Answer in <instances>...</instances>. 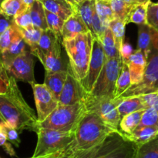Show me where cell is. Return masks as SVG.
Masks as SVG:
<instances>
[{"label":"cell","instance_id":"cell-10","mask_svg":"<svg viewBox=\"0 0 158 158\" xmlns=\"http://www.w3.org/2000/svg\"><path fill=\"white\" fill-rule=\"evenodd\" d=\"M106 60L107 59L103 50L101 42L98 39H94L92 56L89 61L87 73L85 78L80 81L83 88L88 94H90L92 91Z\"/></svg>","mask_w":158,"mask_h":158},{"label":"cell","instance_id":"cell-20","mask_svg":"<svg viewBox=\"0 0 158 158\" xmlns=\"http://www.w3.org/2000/svg\"><path fill=\"white\" fill-rule=\"evenodd\" d=\"M29 49H30L29 46L26 44L25 40L22 37L21 34H19L14 40L9 49L0 53V57H1L2 61L6 69L12 63V61L16 57H18L19 56L23 53L25 51Z\"/></svg>","mask_w":158,"mask_h":158},{"label":"cell","instance_id":"cell-12","mask_svg":"<svg viewBox=\"0 0 158 158\" xmlns=\"http://www.w3.org/2000/svg\"><path fill=\"white\" fill-rule=\"evenodd\" d=\"M30 85L33 91L37 120L38 122H42L58 106L59 101L44 83L40 84L34 82Z\"/></svg>","mask_w":158,"mask_h":158},{"label":"cell","instance_id":"cell-8","mask_svg":"<svg viewBox=\"0 0 158 158\" xmlns=\"http://www.w3.org/2000/svg\"><path fill=\"white\" fill-rule=\"evenodd\" d=\"M121 58L107 59L96 81L90 94L95 97H109L114 99L116 84L122 66Z\"/></svg>","mask_w":158,"mask_h":158},{"label":"cell","instance_id":"cell-19","mask_svg":"<svg viewBox=\"0 0 158 158\" xmlns=\"http://www.w3.org/2000/svg\"><path fill=\"white\" fill-rule=\"evenodd\" d=\"M67 70L46 72L45 73L44 84L51 91L58 101L67 79Z\"/></svg>","mask_w":158,"mask_h":158},{"label":"cell","instance_id":"cell-37","mask_svg":"<svg viewBox=\"0 0 158 158\" xmlns=\"http://www.w3.org/2000/svg\"><path fill=\"white\" fill-rule=\"evenodd\" d=\"M110 1L115 19L123 20L127 23V18L129 10L125 2V0H110Z\"/></svg>","mask_w":158,"mask_h":158},{"label":"cell","instance_id":"cell-50","mask_svg":"<svg viewBox=\"0 0 158 158\" xmlns=\"http://www.w3.org/2000/svg\"><path fill=\"white\" fill-rule=\"evenodd\" d=\"M6 121H5V120L3 119V117H2V115L0 114V126H4V125H6Z\"/></svg>","mask_w":158,"mask_h":158},{"label":"cell","instance_id":"cell-5","mask_svg":"<svg viewBox=\"0 0 158 158\" xmlns=\"http://www.w3.org/2000/svg\"><path fill=\"white\" fill-rule=\"evenodd\" d=\"M86 110L83 100L72 105L60 104L49 114L46 120L38 123L40 127L69 132L74 131Z\"/></svg>","mask_w":158,"mask_h":158},{"label":"cell","instance_id":"cell-46","mask_svg":"<svg viewBox=\"0 0 158 158\" xmlns=\"http://www.w3.org/2000/svg\"><path fill=\"white\" fill-rule=\"evenodd\" d=\"M0 78L4 80L5 81H6L7 83H9V75L8 74L7 70H6V67H5L4 64H3L2 61L1 57H0Z\"/></svg>","mask_w":158,"mask_h":158},{"label":"cell","instance_id":"cell-30","mask_svg":"<svg viewBox=\"0 0 158 158\" xmlns=\"http://www.w3.org/2000/svg\"><path fill=\"white\" fill-rule=\"evenodd\" d=\"M100 42H101L103 50L106 54V59L121 58L120 51L117 49V46H116L114 35L109 27L106 29L104 35H103V39L100 40Z\"/></svg>","mask_w":158,"mask_h":158},{"label":"cell","instance_id":"cell-13","mask_svg":"<svg viewBox=\"0 0 158 158\" xmlns=\"http://www.w3.org/2000/svg\"><path fill=\"white\" fill-rule=\"evenodd\" d=\"M67 79L59 99L60 104L72 105L81 102L86 91L75 77L70 67L67 68Z\"/></svg>","mask_w":158,"mask_h":158},{"label":"cell","instance_id":"cell-49","mask_svg":"<svg viewBox=\"0 0 158 158\" xmlns=\"http://www.w3.org/2000/svg\"><path fill=\"white\" fill-rule=\"evenodd\" d=\"M23 1H24V2L26 3V4L27 5V6H29V7H30V6H32V5L33 4V3L35 2L36 1V0H23Z\"/></svg>","mask_w":158,"mask_h":158},{"label":"cell","instance_id":"cell-53","mask_svg":"<svg viewBox=\"0 0 158 158\" xmlns=\"http://www.w3.org/2000/svg\"><path fill=\"white\" fill-rule=\"evenodd\" d=\"M67 1L69 2L70 3H72V4L74 5V6H77V5H76V3H75V2H74V0H67Z\"/></svg>","mask_w":158,"mask_h":158},{"label":"cell","instance_id":"cell-45","mask_svg":"<svg viewBox=\"0 0 158 158\" xmlns=\"http://www.w3.org/2000/svg\"><path fill=\"white\" fill-rule=\"evenodd\" d=\"M133 52H134V50H133V47L131 46V45L124 42L120 49V57H121L122 62L123 63H127V61L130 58V56L132 55Z\"/></svg>","mask_w":158,"mask_h":158},{"label":"cell","instance_id":"cell-1","mask_svg":"<svg viewBox=\"0 0 158 158\" xmlns=\"http://www.w3.org/2000/svg\"><path fill=\"white\" fill-rule=\"evenodd\" d=\"M0 114L6 124L19 133L25 130L36 133L38 130L37 116L26 102L16 80L12 76H9L6 92L0 94Z\"/></svg>","mask_w":158,"mask_h":158},{"label":"cell","instance_id":"cell-18","mask_svg":"<svg viewBox=\"0 0 158 158\" xmlns=\"http://www.w3.org/2000/svg\"><path fill=\"white\" fill-rule=\"evenodd\" d=\"M46 10L59 15L66 21L76 11V6L67 0H40Z\"/></svg>","mask_w":158,"mask_h":158},{"label":"cell","instance_id":"cell-22","mask_svg":"<svg viewBox=\"0 0 158 158\" xmlns=\"http://www.w3.org/2000/svg\"><path fill=\"white\" fill-rule=\"evenodd\" d=\"M37 48L43 54L61 49V39L55 35L50 29L43 30Z\"/></svg>","mask_w":158,"mask_h":158},{"label":"cell","instance_id":"cell-17","mask_svg":"<svg viewBox=\"0 0 158 158\" xmlns=\"http://www.w3.org/2000/svg\"><path fill=\"white\" fill-rule=\"evenodd\" d=\"M89 32L87 26L82 19L76 6V11L73 14L65 21L62 32V39L69 40L74 38L80 34L87 33Z\"/></svg>","mask_w":158,"mask_h":158},{"label":"cell","instance_id":"cell-39","mask_svg":"<svg viewBox=\"0 0 158 158\" xmlns=\"http://www.w3.org/2000/svg\"><path fill=\"white\" fill-rule=\"evenodd\" d=\"M148 24L158 31V2L149 3L148 9Z\"/></svg>","mask_w":158,"mask_h":158},{"label":"cell","instance_id":"cell-16","mask_svg":"<svg viewBox=\"0 0 158 158\" xmlns=\"http://www.w3.org/2000/svg\"><path fill=\"white\" fill-rule=\"evenodd\" d=\"M34 56L39 59L43 66H44L46 72H57L61 70H67L64 66V63L62 59L61 49L51 52L48 54H43L39 50L37 47L30 49Z\"/></svg>","mask_w":158,"mask_h":158},{"label":"cell","instance_id":"cell-14","mask_svg":"<svg viewBox=\"0 0 158 158\" xmlns=\"http://www.w3.org/2000/svg\"><path fill=\"white\" fill-rule=\"evenodd\" d=\"M137 49L143 51L148 60L153 52L158 50V31L148 24L140 25Z\"/></svg>","mask_w":158,"mask_h":158},{"label":"cell","instance_id":"cell-48","mask_svg":"<svg viewBox=\"0 0 158 158\" xmlns=\"http://www.w3.org/2000/svg\"><path fill=\"white\" fill-rule=\"evenodd\" d=\"M8 83H9L0 78V94H5L8 88Z\"/></svg>","mask_w":158,"mask_h":158},{"label":"cell","instance_id":"cell-38","mask_svg":"<svg viewBox=\"0 0 158 158\" xmlns=\"http://www.w3.org/2000/svg\"><path fill=\"white\" fill-rule=\"evenodd\" d=\"M140 126H151L158 127V112L154 107L146 109L142 116Z\"/></svg>","mask_w":158,"mask_h":158},{"label":"cell","instance_id":"cell-36","mask_svg":"<svg viewBox=\"0 0 158 158\" xmlns=\"http://www.w3.org/2000/svg\"><path fill=\"white\" fill-rule=\"evenodd\" d=\"M20 34L18 26L15 23L8 28L0 36V53L9 49L15 38Z\"/></svg>","mask_w":158,"mask_h":158},{"label":"cell","instance_id":"cell-41","mask_svg":"<svg viewBox=\"0 0 158 158\" xmlns=\"http://www.w3.org/2000/svg\"><path fill=\"white\" fill-rule=\"evenodd\" d=\"M145 110L154 107L157 110L158 107V91L149 94L139 95Z\"/></svg>","mask_w":158,"mask_h":158},{"label":"cell","instance_id":"cell-11","mask_svg":"<svg viewBox=\"0 0 158 158\" xmlns=\"http://www.w3.org/2000/svg\"><path fill=\"white\" fill-rule=\"evenodd\" d=\"M8 74L16 80L31 84L35 82L34 77V54L30 49L25 51L6 68Z\"/></svg>","mask_w":158,"mask_h":158},{"label":"cell","instance_id":"cell-25","mask_svg":"<svg viewBox=\"0 0 158 158\" xmlns=\"http://www.w3.org/2000/svg\"><path fill=\"white\" fill-rule=\"evenodd\" d=\"M76 6H77V11L81 15L82 19L87 26L89 32L92 33L93 36L96 39L94 28H93L94 17L96 13V0H85L84 2L77 5Z\"/></svg>","mask_w":158,"mask_h":158},{"label":"cell","instance_id":"cell-52","mask_svg":"<svg viewBox=\"0 0 158 158\" xmlns=\"http://www.w3.org/2000/svg\"><path fill=\"white\" fill-rule=\"evenodd\" d=\"M85 0H74V2H75L76 5H79L80 4V3H82L83 2H84Z\"/></svg>","mask_w":158,"mask_h":158},{"label":"cell","instance_id":"cell-31","mask_svg":"<svg viewBox=\"0 0 158 158\" xmlns=\"http://www.w3.org/2000/svg\"><path fill=\"white\" fill-rule=\"evenodd\" d=\"M96 11L103 24L109 27V23L115 19L110 0H96Z\"/></svg>","mask_w":158,"mask_h":158},{"label":"cell","instance_id":"cell-3","mask_svg":"<svg viewBox=\"0 0 158 158\" xmlns=\"http://www.w3.org/2000/svg\"><path fill=\"white\" fill-rule=\"evenodd\" d=\"M137 148L123 133L115 131L89 150L49 156L60 158H135Z\"/></svg>","mask_w":158,"mask_h":158},{"label":"cell","instance_id":"cell-27","mask_svg":"<svg viewBox=\"0 0 158 158\" xmlns=\"http://www.w3.org/2000/svg\"><path fill=\"white\" fill-rule=\"evenodd\" d=\"M30 15L34 26L40 28L42 30L48 29L45 8L40 0H36L30 6Z\"/></svg>","mask_w":158,"mask_h":158},{"label":"cell","instance_id":"cell-44","mask_svg":"<svg viewBox=\"0 0 158 158\" xmlns=\"http://www.w3.org/2000/svg\"><path fill=\"white\" fill-rule=\"evenodd\" d=\"M14 23V19L12 17L5 15L0 12V36L9 27Z\"/></svg>","mask_w":158,"mask_h":158},{"label":"cell","instance_id":"cell-4","mask_svg":"<svg viewBox=\"0 0 158 158\" xmlns=\"http://www.w3.org/2000/svg\"><path fill=\"white\" fill-rule=\"evenodd\" d=\"M94 37L90 32L80 34L62 43L69 57V67L76 78L81 81L86 77L92 56Z\"/></svg>","mask_w":158,"mask_h":158},{"label":"cell","instance_id":"cell-51","mask_svg":"<svg viewBox=\"0 0 158 158\" xmlns=\"http://www.w3.org/2000/svg\"><path fill=\"white\" fill-rule=\"evenodd\" d=\"M31 158H60L56 157H53V156H46V157H31Z\"/></svg>","mask_w":158,"mask_h":158},{"label":"cell","instance_id":"cell-54","mask_svg":"<svg viewBox=\"0 0 158 158\" xmlns=\"http://www.w3.org/2000/svg\"><path fill=\"white\" fill-rule=\"evenodd\" d=\"M4 0H0V12H1V6H2V3L3 2Z\"/></svg>","mask_w":158,"mask_h":158},{"label":"cell","instance_id":"cell-40","mask_svg":"<svg viewBox=\"0 0 158 158\" xmlns=\"http://www.w3.org/2000/svg\"><path fill=\"white\" fill-rule=\"evenodd\" d=\"M13 19L15 24L19 28L27 29V28L32 27L33 26L30 15V7L26 11L23 12V13L14 17Z\"/></svg>","mask_w":158,"mask_h":158},{"label":"cell","instance_id":"cell-43","mask_svg":"<svg viewBox=\"0 0 158 158\" xmlns=\"http://www.w3.org/2000/svg\"><path fill=\"white\" fill-rule=\"evenodd\" d=\"M3 128L5 130L6 136H7L8 140L12 144L15 145V147H19L20 144V140L19 136V131H17L15 128L9 126V125L6 124L3 126Z\"/></svg>","mask_w":158,"mask_h":158},{"label":"cell","instance_id":"cell-7","mask_svg":"<svg viewBox=\"0 0 158 158\" xmlns=\"http://www.w3.org/2000/svg\"><path fill=\"white\" fill-rule=\"evenodd\" d=\"M83 102L86 111L97 114L105 123L115 130H119L120 117L114 98L109 97H95L85 93Z\"/></svg>","mask_w":158,"mask_h":158},{"label":"cell","instance_id":"cell-15","mask_svg":"<svg viewBox=\"0 0 158 158\" xmlns=\"http://www.w3.org/2000/svg\"><path fill=\"white\" fill-rule=\"evenodd\" d=\"M126 63L129 68L132 85L140 83L148 65V59L143 51L138 49L134 50Z\"/></svg>","mask_w":158,"mask_h":158},{"label":"cell","instance_id":"cell-21","mask_svg":"<svg viewBox=\"0 0 158 158\" xmlns=\"http://www.w3.org/2000/svg\"><path fill=\"white\" fill-rule=\"evenodd\" d=\"M114 100L117 104V110L121 118L135 111L145 110L139 96L127 97H120L114 98Z\"/></svg>","mask_w":158,"mask_h":158},{"label":"cell","instance_id":"cell-55","mask_svg":"<svg viewBox=\"0 0 158 158\" xmlns=\"http://www.w3.org/2000/svg\"><path fill=\"white\" fill-rule=\"evenodd\" d=\"M157 112H158V107H157Z\"/></svg>","mask_w":158,"mask_h":158},{"label":"cell","instance_id":"cell-23","mask_svg":"<svg viewBox=\"0 0 158 158\" xmlns=\"http://www.w3.org/2000/svg\"><path fill=\"white\" fill-rule=\"evenodd\" d=\"M145 110L135 111L127 114L121 118L119 125V130L124 135L128 137L131 135L140 125L142 116Z\"/></svg>","mask_w":158,"mask_h":158},{"label":"cell","instance_id":"cell-29","mask_svg":"<svg viewBox=\"0 0 158 158\" xmlns=\"http://www.w3.org/2000/svg\"><path fill=\"white\" fill-rule=\"evenodd\" d=\"M23 0H4L1 6V12L14 19L29 9Z\"/></svg>","mask_w":158,"mask_h":158},{"label":"cell","instance_id":"cell-33","mask_svg":"<svg viewBox=\"0 0 158 158\" xmlns=\"http://www.w3.org/2000/svg\"><path fill=\"white\" fill-rule=\"evenodd\" d=\"M126 25V22L118 19H114L109 23V28L114 35L116 46L119 51H120L123 43H124Z\"/></svg>","mask_w":158,"mask_h":158},{"label":"cell","instance_id":"cell-6","mask_svg":"<svg viewBox=\"0 0 158 158\" xmlns=\"http://www.w3.org/2000/svg\"><path fill=\"white\" fill-rule=\"evenodd\" d=\"M37 143L32 157L52 155L63 151L73 142V131L63 132L56 130L40 127L37 130Z\"/></svg>","mask_w":158,"mask_h":158},{"label":"cell","instance_id":"cell-42","mask_svg":"<svg viewBox=\"0 0 158 158\" xmlns=\"http://www.w3.org/2000/svg\"><path fill=\"white\" fill-rule=\"evenodd\" d=\"M0 147L3 148L4 151L7 153L9 155L14 157L15 156V152L13 148L12 147L10 142L8 140L7 136H6L3 126H0Z\"/></svg>","mask_w":158,"mask_h":158},{"label":"cell","instance_id":"cell-2","mask_svg":"<svg viewBox=\"0 0 158 158\" xmlns=\"http://www.w3.org/2000/svg\"><path fill=\"white\" fill-rule=\"evenodd\" d=\"M115 130L106 124L97 114L86 111L74 130L72 143L57 154L89 150L103 141Z\"/></svg>","mask_w":158,"mask_h":158},{"label":"cell","instance_id":"cell-26","mask_svg":"<svg viewBox=\"0 0 158 158\" xmlns=\"http://www.w3.org/2000/svg\"><path fill=\"white\" fill-rule=\"evenodd\" d=\"M150 2L142 3L133 6L128 12L127 24L134 23L138 26L148 24V9Z\"/></svg>","mask_w":158,"mask_h":158},{"label":"cell","instance_id":"cell-28","mask_svg":"<svg viewBox=\"0 0 158 158\" xmlns=\"http://www.w3.org/2000/svg\"><path fill=\"white\" fill-rule=\"evenodd\" d=\"M131 86H132V83H131L129 68H128L127 64L126 63H123L120 75H119L117 84H116L114 98H117V97L122 96V94H124Z\"/></svg>","mask_w":158,"mask_h":158},{"label":"cell","instance_id":"cell-32","mask_svg":"<svg viewBox=\"0 0 158 158\" xmlns=\"http://www.w3.org/2000/svg\"><path fill=\"white\" fill-rule=\"evenodd\" d=\"M19 31L21 34L22 37L26 44L29 46L30 49L37 47L40 42V37L42 35V32L43 30L35 26H32V27L27 28V29H23V28L18 27Z\"/></svg>","mask_w":158,"mask_h":158},{"label":"cell","instance_id":"cell-34","mask_svg":"<svg viewBox=\"0 0 158 158\" xmlns=\"http://www.w3.org/2000/svg\"><path fill=\"white\" fill-rule=\"evenodd\" d=\"M137 147L135 158H158V136Z\"/></svg>","mask_w":158,"mask_h":158},{"label":"cell","instance_id":"cell-47","mask_svg":"<svg viewBox=\"0 0 158 158\" xmlns=\"http://www.w3.org/2000/svg\"><path fill=\"white\" fill-rule=\"evenodd\" d=\"M150 2H151V0H125L128 10H130L133 6H136V5Z\"/></svg>","mask_w":158,"mask_h":158},{"label":"cell","instance_id":"cell-24","mask_svg":"<svg viewBox=\"0 0 158 158\" xmlns=\"http://www.w3.org/2000/svg\"><path fill=\"white\" fill-rule=\"evenodd\" d=\"M157 136V127L140 126L127 137L133 142H134L137 146H140V145L153 140Z\"/></svg>","mask_w":158,"mask_h":158},{"label":"cell","instance_id":"cell-35","mask_svg":"<svg viewBox=\"0 0 158 158\" xmlns=\"http://www.w3.org/2000/svg\"><path fill=\"white\" fill-rule=\"evenodd\" d=\"M45 13H46V22H47L48 29H50L56 36L59 38H62V32L63 28L64 26L65 21L59 15L49 12L45 9Z\"/></svg>","mask_w":158,"mask_h":158},{"label":"cell","instance_id":"cell-9","mask_svg":"<svg viewBox=\"0 0 158 158\" xmlns=\"http://www.w3.org/2000/svg\"><path fill=\"white\" fill-rule=\"evenodd\" d=\"M156 91H158V50L150 55L141 81L137 84L132 85L120 97L139 96Z\"/></svg>","mask_w":158,"mask_h":158}]
</instances>
